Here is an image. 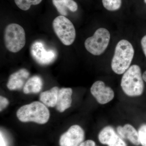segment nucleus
<instances>
[{
  "instance_id": "1",
  "label": "nucleus",
  "mask_w": 146,
  "mask_h": 146,
  "mask_svg": "<svg viewBox=\"0 0 146 146\" xmlns=\"http://www.w3.org/2000/svg\"><path fill=\"white\" fill-rule=\"evenodd\" d=\"M134 54V49L130 42L125 39L120 40L115 47L111 62L113 72L119 75L125 72L130 67Z\"/></svg>"
},
{
  "instance_id": "2",
  "label": "nucleus",
  "mask_w": 146,
  "mask_h": 146,
  "mask_svg": "<svg viewBox=\"0 0 146 146\" xmlns=\"http://www.w3.org/2000/svg\"><path fill=\"white\" fill-rule=\"evenodd\" d=\"M143 81L140 67L137 65H132L124 73L121 80V87L127 96H139L144 91Z\"/></svg>"
},
{
  "instance_id": "3",
  "label": "nucleus",
  "mask_w": 146,
  "mask_h": 146,
  "mask_svg": "<svg viewBox=\"0 0 146 146\" xmlns=\"http://www.w3.org/2000/svg\"><path fill=\"white\" fill-rule=\"evenodd\" d=\"M50 116V112L46 106L37 101L22 106L17 112V117L23 122H34L44 124L48 121Z\"/></svg>"
},
{
  "instance_id": "4",
  "label": "nucleus",
  "mask_w": 146,
  "mask_h": 146,
  "mask_svg": "<svg viewBox=\"0 0 146 146\" xmlns=\"http://www.w3.org/2000/svg\"><path fill=\"white\" fill-rule=\"evenodd\" d=\"M5 44L11 52L21 50L25 45V33L23 27L16 23H11L6 27L4 32Z\"/></svg>"
},
{
  "instance_id": "5",
  "label": "nucleus",
  "mask_w": 146,
  "mask_h": 146,
  "mask_svg": "<svg viewBox=\"0 0 146 146\" xmlns=\"http://www.w3.org/2000/svg\"><path fill=\"white\" fill-rule=\"evenodd\" d=\"M55 33L61 42L65 46H70L74 42L76 32L72 22L65 16L56 17L52 23Z\"/></svg>"
},
{
  "instance_id": "6",
  "label": "nucleus",
  "mask_w": 146,
  "mask_h": 146,
  "mask_svg": "<svg viewBox=\"0 0 146 146\" xmlns=\"http://www.w3.org/2000/svg\"><path fill=\"white\" fill-rule=\"evenodd\" d=\"M110 38V33L107 29L101 28L96 31L93 36L86 39L84 46L91 54L99 56L107 48Z\"/></svg>"
},
{
  "instance_id": "7",
  "label": "nucleus",
  "mask_w": 146,
  "mask_h": 146,
  "mask_svg": "<svg viewBox=\"0 0 146 146\" xmlns=\"http://www.w3.org/2000/svg\"><path fill=\"white\" fill-rule=\"evenodd\" d=\"M31 53L35 60L42 65L52 63L57 56L54 50L46 49L44 45L40 41H36L32 44Z\"/></svg>"
},
{
  "instance_id": "8",
  "label": "nucleus",
  "mask_w": 146,
  "mask_h": 146,
  "mask_svg": "<svg viewBox=\"0 0 146 146\" xmlns=\"http://www.w3.org/2000/svg\"><path fill=\"white\" fill-rule=\"evenodd\" d=\"M85 133L83 129L78 125H72L60 137V146H79L83 142Z\"/></svg>"
},
{
  "instance_id": "9",
  "label": "nucleus",
  "mask_w": 146,
  "mask_h": 146,
  "mask_svg": "<svg viewBox=\"0 0 146 146\" xmlns=\"http://www.w3.org/2000/svg\"><path fill=\"white\" fill-rule=\"evenodd\" d=\"M91 93L100 104H105L111 102L115 97V93L110 87L106 86L104 82L98 80L91 86Z\"/></svg>"
},
{
  "instance_id": "10",
  "label": "nucleus",
  "mask_w": 146,
  "mask_h": 146,
  "mask_svg": "<svg viewBox=\"0 0 146 146\" xmlns=\"http://www.w3.org/2000/svg\"><path fill=\"white\" fill-rule=\"evenodd\" d=\"M30 75L29 71L22 69L11 75L9 78L7 87L10 90L21 89Z\"/></svg>"
},
{
  "instance_id": "11",
  "label": "nucleus",
  "mask_w": 146,
  "mask_h": 146,
  "mask_svg": "<svg viewBox=\"0 0 146 146\" xmlns=\"http://www.w3.org/2000/svg\"><path fill=\"white\" fill-rule=\"evenodd\" d=\"M117 132L121 138L127 140L134 145H141L138 131L131 125L126 124L123 126H119L117 128Z\"/></svg>"
},
{
  "instance_id": "12",
  "label": "nucleus",
  "mask_w": 146,
  "mask_h": 146,
  "mask_svg": "<svg viewBox=\"0 0 146 146\" xmlns=\"http://www.w3.org/2000/svg\"><path fill=\"white\" fill-rule=\"evenodd\" d=\"M72 89L70 88H63L58 91L56 109L60 112L65 111L70 107L72 103Z\"/></svg>"
},
{
  "instance_id": "13",
  "label": "nucleus",
  "mask_w": 146,
  "mask_h": 146,
  "mask_svg": "<svg viewBox=\"0 0 146 146\" xmlns=\"http://www.w3.org/2000/svg\"><path fill=\"white\" fill-rule=\"evenodd\" d=\"M52 3L61 16L68 15L67 9L72 12H76L78 8L77 4L74 0H52Z\"/></svg>"
},
{
  "instance_id": "14",
  "label": "nucleus",
  "mask_w": 146,
  "mask_h": 146,
  "mask_svg": "<svg viewBox=\"0 0 146 146\" xmlns=\"http://www.w3.org/2000/svg\"><path fill=\"white\" fill-rule=\"evenodd\" d=\"M59 89L54 86L49 90L42 92L40 95L39 99L46 106L54 107L56 106Z\"/></svg>"
},
{
  "instance_id": "15",
  "label": "nucleus",
  "mask_w": 146,
  "mask_h": 146,
  "mask_svg": "<svg viewBox=\"0 0 146 146\" xmlns=\"http://www.w3.org/2000/svg\"><path fill=\"white\" fill-rule=\"evenodd\" d=\"M43 86L42 79L38 76H35L28 80L25 84L23 88L24 93L29 94L30 93H39L41 91Z\"/></svg>"
},
{
  "instance_id": "16",
  "label": "nucleus",
  "mask_w": 146,
  "mask_h": 146,
  "mask_svg": "<svg viewBox=\"0 0 146 146\" xmlns=\"http://www.w3.org/2000/svg\"><path fill=\"white\" fill-rule=\"evenodd\" d=\"M116 132L112 127L110 126L105 127L99 133L98 136L99 141L102 145H107L109 139Z\"/></svg>"
},
{
  "instance_id": "17",
  "label": "nucleus",
  "mask_w": 146,
  "mask_h": 146,
  "mask_svg": "<svg viewBox=\"0 0 146 146\" xmlns=\"http://www.w3.org/2000/svg\"><path fill=\"white\" fill-rule=\"evenodd\" d=\"M42 0H14L16 5L21 10H29L32 5H37Z\"/></svg>"
},
{
  "instance_id": "18",
  "label": "nucleus",
  "mask_w": 146,
  "mask_h": 146,
  "mask_svg": "<svg viewBox=\"0 0 146 146\" xmlns=\"http://www.w3.org/2000/svg\"><path fill=\"white\" fill-rule=\"evenodd\" d=\"M104 8L110 11L119 10L122 5V0H102Z\"/></svg>"
},
{
  "instance_id": "19",
  "label": "nucleus",
  "mask_w": 146,
  "mask_h": 146,
  "mask_svg": "<svg viewBox=\"0 0 146 146\" xmlns=\"http://www.w3.org/2000/svg\"><path fill=\"white\" fill-rule=\"evenodd\" d=\"M108 146H127L124 139L116 132L110 138L107 144Z\"/></svg>"
},
{
  "instance_id": "20",
  "label": "nucleus",
  "mask_w": 146,
  "mask_h": 146,
  "mask_svg": "<svg viewBox=\"0 0 146 146\" xmlns=\"http://www.w3.org/2000/svg\"><path fill=\"white\" fill-rule=\"evenodd\" d=\"M140 144L142 146H146V125H142L138 130Z\"/></svg>"
},
{
  "instance_id": "21",
  "label": "nucleus",
  "mask_w": 146,
  "mask_h": 146,
  "mask_svg": "<svg viewBox=\"0 0 146 146\" xmlns=\"http://www.w3.org/2000/svg\"><path fill=\"white\" fill-rule=\"evenodd\" d=\"M9 104V101L6 98L1 96H0V111L1 112Z\"/></svg>"
},
{
  "instance_id": "22",
  "label": "nucleus",
  "mask_w": 146,
  "mask_h": 146,
  "mask_svg": "<svg viewBox=\"0 0 146 146\" xmlns=\"http://www.w3.org/2000/svg\"><path fill=\"white\" fill-rule=\"evenodd\" d=\"M79 146H97L95 141L91 140L83 141Z\"/></svg>"
},
{
  "instance_id": "23",
  "label": "nucleus",
  "mask_w": 146,
  "mask_h": 146,
  "mask_svg": "<svg viewBox=\"0 0 146 146\" xmlns=\"http://www.w3.org/2000/svg\"><path fill=\"white\" fill-rule=\"evenodd\" d=\"M141 44L142 49L146 57V35L144 36L141 39Z\"/></svg>"
},
{
  "instance_id": "24",
  "label": "nucleus",
  "mask_w": 146,
  "mask_h": 146,
  "mask_svg": "<svg viewBox=\"0 0 146 146\" xmlns=\"http://www.w3.org/2000/svg\"><path fill=\"white\" fill-rule=\"evenodd\" d=\"M0 146H6L5 141L3 137L1 131L0 134Z\"/></svg>"
},
{
  "instance_id": "25",
  "label": "nucleus",
  "mask_w": 146,
  "mask_h": 146,
  "mask_svg": "<svg viewBox=\"0 0 146 146\" xmlns=\"http://www.w3.org/2000/svg\"><path fill=\"white\" fill-rule=\"evenodd\" d=\"M143 78L144 81L146 82V71H145L143 74Z\"/></svg>"
},
{
  "instance_id": "26",
  "label": "nucleus",
  "mask_w": 146,
  "mask_h": 146,
  "mask_svg": "<svg viewBox=\"0 0 146 146\" xmlns=\"http://www.w3.org/2000/svg\"><path fill=\"white\" fill-rule=\"evenodd\" d=\"M144 2H145V3L146 4V0H144Z\"/></svg>"
},
{
  "instance_id": "27",
  "label": "nucleus",
  "mask_w": 146,
  "mask_h": 146,
  "mask_svg": "<svg viewBox=\"0 0 146 146\" xmlns=\"http://www.w3.org/2000/svg\"></svg>"
}]
</instances>
